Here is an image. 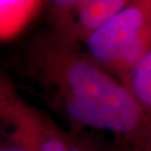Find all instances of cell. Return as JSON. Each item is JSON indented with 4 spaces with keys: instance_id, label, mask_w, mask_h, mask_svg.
<instances>
[{
    "instance_id": "obj_1",
    "label": "cell",
    "mask_w": 151,
    "mask_h": 151,
    "mask_svg": "<svg viewBox=\"0 0 151 151\" xmlns=\"http://www.w3.org/2000/svg\"><path fill=\"white\" fill-rule=\"evenodd\" d=\"M27 58L32 75L70 123L118 135L138 150H151V118L78 42L53 29L34 38Z\"/></svg>"
},
{
    "instance_id": "obj_2",
    "label": "cell",
    "mask_w": 151,
    "mask_h": 151,
    "mask_svg": "<svg viewBox=\"0 0 151 151\" xmlns=\"http://www.w3.org/2000/svg\"><path fill=\"white\" fill-rule=\"evenodd\" d=\"M83 44L92 60L123 83L133 65L151 49V0H132Z\"/></svg>"
},
{
    "instance_id": "obj_3",
    "label": "cell",
    "mask_w": 151,
    "mask_h": 151,
    "mask_svg": "<svg viewBox=\"0 0 151 151\" xmlns=\"http://www.w3.org/2000/svg\"><path fill=\"white\" fill-rule=\"evenodd\" d=\"M0 133L24 151H99L29 104L1 72Z\"/></svg>"
},
{
    "instance_id": "obj_4",
    "label": "cell",
    "mask_w": 151,
    "mask_h": 151,
    "mask_svg": "<svg viewBox=\"0 0 151 151\" xmlns=\"http://www.w3.org/2000/svg\"><path fill=\"white\" fill-rule=\"evenodd\" d=\"M132 0H84L60 29L64 34L80 44L84 43L93 32L109 22Z\"/></svg>"
},
{
    "instance_id": "obj_5",
    "label": "cell",
    "mask_w": 151,
    "mask_h": 151,
    "mask_svg": "<svg viewBox=\"0 0 151 151\" xmlns=\"http://www.w3.org/2000/svg\"><path fill=\"white\" fill-rule=\"evenodd\" d=\"M43 0H0V40L17 36L34 20Z\"/></svg>"
},
{
    "instance_id": "obj_6",
    "label": "cell",
    "mask_w": 151,
    "mask_h": 151,
    "mask_svg": "<svg viewBox=\"0 0 151 151\" xmlns=\"http://www.w3.org/2000/svg\"><path fill=\"white\" fill-rule=\"evenodd\" d=\"M123 84L151 118V49L133 65Z\"/></svg>"
},
{
    "instance_id": "obj_7",
    "label": "cell",
    "mask_w": 151,
    "mask_h": 151,
    "mask_svg": "<svg viewBox=\"0 0 151 151\" xmlns=\"http://www.w3.org/2000/svg\"><path fill=\"white\" fill-rule=\"evenodd\" d=\"M52 16L54 17V29H60L84 0H46Z\"/></svg>"
},
{
    "instance_id": "obj_8",
    "label": "cell",
    "mask_w": 151,
    "mask_h": 151,
    "mask_svg": "<svg viewBox=\"0 0 151 151\" xmlns=\"http://www.w3.org/2000/svg\"><path fill=\"white\" fill-rule=\"evenodd\" d=\"M0 151H24L18 147L16 143H14L10 139L0 133Z\"/></svg>"
},
{
    "instance_id": "obj_9",
    "label": "cell",
    "mask_w": 151,
    "mask_h": 151,
    "mask_svg": "<svg viewBox=\"0 0 151 151\" xmlns=\"http://www.w3.org/2000/svg\"><path fill=\"white\" fill-rule=\"evenodd\" d=\"M130 148V149H131V150H133V151H141V150H137V149H133V148H131V147L130 146H128ZM147 151H151V150H147Z\"/></svg>"
}]
</instances>
